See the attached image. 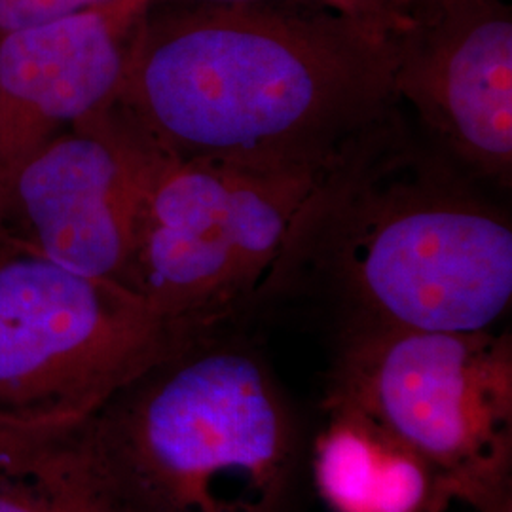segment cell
<instances>
[{
	"label": "cell",
	"mask_w": 512,
	"mask_h": 512,
	"mask_svg": "<svg viewBox=\"0 0 512 512\" xmlns=\"http://www.w3.org/2000/svg\"><path fill=\"white\" fill-rule=\"evenodd\" d=\"M395 31L313 0H158L112 103L183 158L321 171L401 107Z\"/></svg>",
	"instance_id": "obj_1"
},
{
	"label": "cell",
	"mask_w": 512,
	"mask_h": 512,
	"mask_svg": "<svg viewBox=\"0 0 512 512\" xmlns=\"http://www.w3.org/2000/svg\"><path fill=\"white\" fill-rule=\"evenodd\" d=\"M401 107L317 175L256 310L327 296L340 332L492 330L512 302V220Z\"/></svg>",
	"instance_id": "obj_2"
},
{
	"label": "cell",
	"mask_w": 512,
	"mask_h": 512,
	"mask_svg": "<svg viewBox=\"0 0 512 512\" xmlns=\"http://www.w3.org/2000/svg\"><path fill=\"white\" fill-rule=\"evenodd\" d=\"M228 329L188 340L80 423L120 511H293L302 425L262 353Z\"/></svg>",
	"instance_id": "obj_3"
},
{
	"label": "cell",
	"mask_w": 512,
	"mask_h": 512,
	"mask_svg": "<svg viewBox=\"0 0 512 512\" xmlns=\"http://www.w3.org/2000/svg\"><path fill=\"white\" fill-rule=\"evenodd\" d=\"M120 152L135 194L133 291L186 329L256 310L321 171H274L169 152L114 103L84 118Z\"/></svg>",
	"instance_id": "obj_4"
},
{
	"label": "cell",
	"mask_w": 512,
	"mask_h": 512,
	"mask_svg": "<svg viewBox=\"0 0 512 512\" xmlns=\"http://www.w3.org/2000/svg\"><path fill=\"white\" fill-rule=\"evenodd\" d=\"M323 403L361 412L414 452L456 505L512 497L509 330L340 332Z\"/></svg>",
	"instance_id": "obj_5"
},
{
	"label": "cell",
	"mask_w": 512,
	"mask_h": 512,
	"mask_svg": "<svg viewBox=\"0 0 512 512\" xmlns=\"http://www.w3.org/2000/svg\"><path fill=\"white\" fill-rule=\"evenodd\" d=\"M109 281L0 245V425H71L196 338Z\"/></svg>",
	"instance_id": "obj_6"
},
{
	"label": "cell",
	"mask_w": 512,
	"mask_h": 512,
	"mask_svg": "<svg viewBox=\"0 0 512 512\" xmlns=\"http://www.w3.org/2000/svg\"><path fill=\"white\" fill-rule=\"evenodd\" d=\"M395 31L393 92L427 143L478 183L512 181V10L505 0H412Z\"/></svg>",
	"instance_id": "obj_7"
},
{
	"label": "cell",
	"mask_w": 512,
	"mask_h": 512,
	"mask_svg": "<svg viewBox=\"0 0 512 512\" xmlns=\"http://www.w3.org/2000/svg\"><path fill=\"white\" fill-rule=\"evenodd\" d=\"M0 245L135 293L133 184L99 129L80 120L19 169L2 207Z\"/></svg>",
	"instance_id": "obj_8"
},
{
	"label": "cell",
	"mask_w": 512,
	"mask_h": 512,
	"mask_svg": "<svg viewBox=\"0 0 512 512\" xmlns=\"http://www.w3.org/2000/svg\"><path fill=\"white\" fill-rule=\"evenodd\" d=\"M145 8L112 0L0 38V215L19 169L114 101Z\"/></svg>",
	"instance_id": "obj_9"
},
{
	"label": "cell",
	"mask_w": 512,
	"mask_h": 512,
	"mask_svg": "<svg viewBox=\"0 0 512 512\" xmlns=\"http://www.w3.org/2000/svg\"><path fill=\"white\" fill-rule=\"evenodd\" d=\"M327 423L311 446L315 490L330 512H448L435 471L361 412L325 404Z\"/></svg>",
	"instance_id": "obj_10"
},
{
	"label": "cell",
	"mask_w": 512,
	"mask_h": 512,
	"mask_svg": "<svg viewBox=\"0 0 512 512\" xmlns=\"http://www.w3.org/2000/svg\"><path fill=\"white\" fill-rule=\"evenodd\" d=\"M80 423L0 425V512H122L84 448Z\"/></svg>",
	"instance_id": "obj_11"
},
{
	"label": "cell",
	"mask_w": 512,
	"mask_h": 512,
	"mask_svg": "<svg viewBox=\"0 0 512 512\" xmlns=\"http://www.w3.org/2000/svg\"><path fill=\"white\" fill-rule=\"evenodd\" d=\"M109 2L112 0H0V38Z\"/></svg>",
	"instance_id": "obj_12"
},
{
	"label": "cell",
	"mask_w": 512,
	"mask_h": 512,
	"mask_svg": "<svg viewBox=\"0 0 512 512\" xmlns=\"http://www.w3.org/2000/svg\"><path fill=\"white\" fill-rule=\"evenodd\" d=\"M143 6H150L158 0H137ZM319 4H325L336 12H342L351 18L365 19L378 25H385L391 29H399L406 19V14L401 8L393 4V0H313Z\"/></svg>",
	"instance_id": "obj_13"
},
{
	"label": "cell",
	"mask_w": 512,
	"mask_h": 512,
	"mask_svg": "<svg viewBox=\"0 0 512 512\" xmlns=\"http://www.w3.org/2000/svg\"><path fill=\"white\" fill-rule=\"evenodd\" d=\"M452 509H454V507H452ZM452 509H450V511H452ZM463 509H465V512H512V497L501 499V501L492 503V505H484V507H469V505H465Z\"/></svg>",
	"instance_id": "obj_14"
},
{
	"label": "cell",
	"mask_w": 512,
	"mask_h": 512,
	"mask_svg": "<svg viewBox=\"0 0 512 512\" xmlns=\"http://www.w3.org/2000/svg\"><path fill=\"white\" fill-rule=\"evenodd\" d=\"M410 2H412V0H393V4H395L397 8H401V10H404Z\"/></svg>",
	"instance_id": "obj_15"
}]
</instances>
